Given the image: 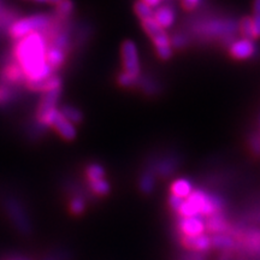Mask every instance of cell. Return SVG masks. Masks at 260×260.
<instances>
[{"label": "cell", "mask_w": 260, "mask_h": 260, "mask_svg": "<svg viewBox=\"0 0 260 260\" xmlns=\"http://www.w3.org/2000/svg\"><path fill=\"white\" fill-rule=\"evenodd\" d=\"M121 56L124 73L139 79L141 68H140L139 52L135 42H133L132 40H125L123 42L121 47Z\"/></svg>", "instance_id": "obj_4"}, {"label": "cell", "mask_w": 260, "mask_h": 260, "mask_svg": "<svg viewBox=\"0 0 260 260\" xmlns=\"http://www.w3.org/2000/svg\"><path fill=\"white\" fill-rule=\"evenodd\" d=\"M86 176L88 183L104 180V178H105V169H104L100 164L92 162V164H89L86 169Z\"/></svg>", "instance_id": "obj_16"}, {"label": "cell", "mask_w": 260, "mask_h": 260, "mask_svg": "<svg viewBox=\"0 0 260 260\" xmlns=\"http://www.w3.org/2000/svg\"><path fill=\"white\" fill-rule=\"evenodd\" d=\"M211 246L218 249H230L233 248L234 241L230 236L224 235V234H216L211 239Z\"/></svg>", "instance_id": "obj_18"}, {"label": "cell", "mask_w": 260, "mask_h": 260, "mask_svg": "<svg viewBox=\"0 0 260 260\" xmlns=\"http://www.w3.org/2000/svg\"><path fill=\"white\" fill-rule=\"evenodd\" d=\"M253 27H254V35L255 38L260 37V0L254 3L253 5Z\"/></svg>", "instance_id": "obj_24"}, {"label": "cell", "mask_w": 260, "mask_h": 260, "mask_svg": "<svg viewBox=\"0 0 260 260\" xmlns=\"http://www.w3.org/2000/svg\"><path fill=\"white\" fill-rule=\"evenodd\" d=\"M182 243L191 251L203 253L210 249L211 247V239L207 235H199V236H183Z\"/></svg>", "instance_id": "obj_11"}, {"label": "cell", "mask_w": 260, "mask_h": 260, "mask_svg": "<svg viewBox=\"0 0 260 260\" xmlns=\"http://www.w3.org/2000/svg\"><path fill=\"white\" fill-rule=\"evenodd\" d=\"M52 24V15L48 14H35L28 17L18 18L8 29V35L15 42L22 40L28 35L34 32L44 34Z\"/></svg>", "instance_id": "obj_2"}, {"label": "cell", "mask_w": 260, "mask_h": 260, "mask_svg": "<svg viewBox=\"0 0 260 260\" xmlns=\"http://www.w3.org/2000/svg\"><path fill=\"white\" fill-rule=\"evenodd\" d=\"M59 111L73 124H80L83 121V113L77 107H74L71 105H64L60 107Z\"/></svg>", "instance_id": "obj_15"}, {"label": "cell", "mask_w": 260, "mask_h": 260, "mask_svg": "<svg viewBox=\"0 0 260 260\" xmlns=\"http://www.w3.org/2000/svg\"><path fill=\"white\" fill-rule=\"evenodd\" d=\"M199 5L200 2H198V0H184V2H182V6L186 10H194Z\"/></svg>", "instance_id": "obj_28"}, {"label": "cell", "mask_w": 260, "mask_h": 260, "mask_svg": "<svg viewBox=\"0 0 260 260\" xmlns=\"http://www.w3.org/2000/svg\"><path fill=\"white\" fill-rule=\"evenodd\" d=\"M19 95V87L10 86V84L0 81V107L9 106L14 103Z\"/></svg>", "instance_id": "obj_13"}, {"label": "cell", "mask_w": 260, "mask_h": 260, "mask_svg": "<svg viewBox=\"0 0 260 260\" xmlns=\"http://www.w3.org/2000/svg\"><path fill=\"white\" fill-rule=\"evenodd\" d=\"M178 228L183 236H199L204 234L206 224L201 217H190V218H181L178 222Z\"/></svg>", "instance_id": "obj_7"}, {"label": "cell", "mask_w": 260, "mask_h": 260, "mask_svg": "<svg viewBox=\"0 0 260 260\" xmlns=\"http://www.w3.org/2000/svg\"><path fill=\"white\" fill-rule=\"evenodd\" d=\"M138 80L139 79H136V77L132 76V75L124 73V71L118 75V83L123 87H133L136 82H138Z\"/></svg>", "instance_id": "obj_25"}, {"label": "cell", "mask_w": 260, "mask_h": 260, "mask_svg": "<svg viewBox=\"0 0 260 260\" xmlns=\"http://www.w3.org/2000/svg\"><path fill=\"white\" fill-rule=\"evenodd\" d=\"M134 11L142 22L154 18V10H152L145 2H138L134 5Z\"/></svg>", "instance_id": "obj_19"}, {"label": "cell", "mask_w": 260, "mask_h": 260, "mask_svg": "<svg viewBox=\"0 0 260 260\" xmlns=\"http://www.w3.org/2000/svg\"><path fill=\"white\" fill-rule=\"evenodd\" d=\"M88 187L92 193H94L95 195H100V197L109 194L110 189H111L110 183L105 180V178L96 182H92V183H88Z\"/></svg>", "instance_id": "obj_22"}, {"label": "cell", "mask_w": 260, "mask_h": 260, "mask_svg": "<svg viewBox=\"0 0 260 260\" xmlns=\"http://www.w3.org/2000/svg\"><path fill=\"white\" fill-rule=\"evenodd\" d=\"M256 51V47L254 42L252 40H246V39H240L233 42L230 46V53L233 57L237 58V59H247L254 56Z\"/></svg>", "instance_id": "obj_9"}, {"label": "cell", "mask_w": 260, "mask_h": 260, "mask_svg": "<svg viewBox=\"0 0 260 260\" xmlns=\"http://www.w3.org/2000/svg\"><path fill=\"white\" fill-rule=\"evenodd\" d=\"M67 57H68L67 52L48 45L47 52H46V63L54 74H57V71L59 70L60 68L64 67L65 61H67Z\"/></svg>", "instance_id": "obj_10"}, {"label": "cell", "mask_w": 260, "mask_h": 260, "mask_svg": "<svg viewBox=\"0 0 260 260\" xmlns=\"http://www.w3.org/2000/svg\"><path fill=\"white\" fill-rule=\"evenodd\" d=\"M184 44H186V40H184V38L182 35H176V37L172 38V45L175 47H182Z\"/></svg>", "instance_id": "obj_30"}, {"label": "cell", "mask_w": 260, "mask_h": 260, "mask_svg": "<svg viewBox=\"0 0 260 260\" xmlns=\"http://www.w3.org/2000/svg\"><path fill=\"white\" fill-rule=\"evenodd\" d=\"M183 204H184V199L177 197V195L171 194L170 198H169V205H170V207L172 210L177 211V212L181 210V207L183 206Z\"/></svg>", "instance_id": "obj_26"}, {"label": "cell", "mask_w": 260, "mask_h": 260, "mask_svg": "<svg viewBox=\"0 0 260 260\" xmlns=\"http://www.w3.org/2000/svg\"><path fill=\"white\" fill-rule=\"evenodd\" d=\"M48 126H52L60 135V138L67 141H73L77 136V130L75 125L61 115L59 109L52 112L50 119H48Z\"/></svg>", "instance_id": "obj_5"}, {"label": "cell", "mask_w": 260, "mask_h": 260, "mask_svg": "<svg viewBox=\"0 0 260 260\" xmlns=\"http://www.w3.org/2000/svg\"><path fill=\"white\" fill-rule=\"evenodd\" d=\"M240 31L242 34V39L246 40H252L255 38L254 35V27H253L252 17H243L240 22Z\"/></svg>", "instance_id": "obj_21"}, {"label": "cell", "mask_w": 260, "mask_h": 260, "mask_svg": "<svg viewBox=\"0 0 260 260\" xmlns=\"http://www.w3.org/2000/svg\"><path fill=\"white\" fill-rule=\"evenodd\" d=\"M142 28H144L146 34L152 39V41L155 45V50L171 46L170 38H169L165 29H162L154 19H148V21L142 22Z\"/></svg>", "instance_id": "obj_6"}, {"label": "cell", "mask_w": 260, "mask_h": 260, "mask_svg": "<svg viewBox=\"0 0 260 260\" xmlns=\"http://www.w3.org/2000/svg\"><path fill=\"white\" fill-rule=\"evenodd\" d=\"M12 260H30V259L25 258V256H22V255H19V256H15V258L12 259Z\"/></svg>", "instance_id": "obj_32"}, {"label": "cell", "mask_w": 260, "mask_h": 260, "mask_svg": "<svg viewBox=\"0 0 260 260\" xmlns=\"http://www.w3.org/2000/svg\"><path fill=\"white\" fill-rule=\"evenodd\" d=\"M5 211L8 212L9 218L11 219L12 224L19 233L24 234V235H29L31 233V225L27 213L17 200L14 198H8L5 200Z\"/></svg>", "instance_id": "obj_3"}, {"label": "cell", "mask_w": 260, "mask_h": 260, "mask_svg": "<svg viewBox=\"0 0 260 260\" xmlns=\"http://www.w3.org/2000/svg\"><path fill=\"white\" fill-rule=\"evenodd\" d=\"M86 200L81 195H73L69 203V211L74 216H80L86 211Z\"/></svg>", "instance_id": "obj_20"}, {"label": "cell", "mask_w": 260, "mask_h": 260, "mask_svg": "<svg viewBox=\"0 0 260 260\" xmlns=\"http://www.w3.org/2000/svg\"><path fill=\"white\" fill-rule=\"evenodd\" d=\"M67 259H68V255L65 254V253L58 252V253H56V254L47 255L44 260H67Z\"/></svg>", "instance_id": "obj_29"}, {"label": "cell", "mask_w": 260, "mask_h": 260, "mask_svg": "<svg viewBox=\"0 0 260 260\" xmlns=\"http://www.w3.org/2000/svg\"><path fill=\"white\" fill-rule=\"evenodd\" d=\"M154 21L160 25L162 29L170 28L175 21V11L170 5L162 4L160 8L154 10Z\"/></svg>", "instance_id": "obj_12"}, {"label": "cell", "mask_w": 260, "mask_h": 260, "mask_svg": "<svg viewBox=\"0 0 260 260\" xmlns=\"http://www.w3.org/2000/svg\"><path fill=\"white\" fill-rule=\"evenodd\" d=\"M4 6H5V5H4V4H3V3H0V12H2V10H3V9H4Z\"/></svg>", "instance_id": "obj_33"}, {"label": "cell", "mask_w": 260, "mask_h": 260, "mask_svg": "<svg viewBox=\"0 0 260 260\" xmlns=\"http://www.w3.org/2000/svg\"><path fill=\"white\" fill-rule=\"evenodd\" d=\"M140 188L141 190L146 194H149L154 188V177L153 175L149 174V172H146L140 178Z\"/></svg>", "instance_id": "obj_23"}, {"label": "cell", "mask_w": 260, "mask_h": 260, "mask_svg": "<svg viewBox=\"0 0 260 260\" xmlns=\"http://www.w3.org/2000/svg\"><path fill=\"white\" fill-rule=\"evenodd\" d=\"M47 47L48 42L41 32H34L15 42L11 53L23 70L25 82H38L54 74L46 63Z\"/></svg>", "instance_id": "obj_1"}, {"label": "cell", "mask_w": 260, "mask_h": 260, "mask_svg": "<svg viewBox=\"0 0 260 260\" xmlns=\"http://www.w3.org/2000/svg\"><path fill=\"white\" fill-rule=\"evenodd\" d=\"M206 228L210 232L214 233V235H216V234H223L226 229V223L224 222L222 216L216 213L213 214V216H211L210 220L206 224Z\"/></svg>", "instance_id": "obj_17"}, {"label": "cell", "mask_w": 260, "mask_h": 260, "mask_svg": "<svg viewBox=\"0 0 260 260\" xmlns=\"http://www.w3.org/2000/svg\"><path fill=\"white\" fill-rule=\"evenodd\" d=\"M251 148L253 153L260 154V136H253L251 139Z\"/></svg>", "instance_id": "obj_27"}, {"label": "cell", "mask_w": 260, "mask_h": 260, "mask_svg": "<svg viewBox=\"0 0 260 260\" xmlns=\"http://www.w3.org/2000/svg\"><path fill=\"white\" fill-rule=\"evenodd\" d=\"M145 3H146V4H147L152 10H157L158 8H160V6L162 5V3L160 2V0H146Z\"/></svg>", "instance_id": "obj_31"}, {"label": "cell", "mask_w": 260, "mask_h": 260, "mask_svg": "<svg viewBox=\"0 0 260 260\" xmlns=\"http://www.w3.org/2000/svg\"><path fill=\"white\" fill-rule=\"evenodd\" d=\"M61 84H63V81H61L59 75L53 74L51 75L50 77H47V79L38 81V82H25L24 86L27 87L29 90L39 92L42 94L50 92V90L61 89Z\"/></svg>", "instance_id": "obj_8"}, {"label": "cell", "mask_w": 260, "mask_h": 260, "mask_svg": "<svg viewBox=\"0 0 260 260\" xmlns=\"http://www.w3.org/2000/svg\"><path fill=\"white\" fill-rule=\"evenodd\" d=\"M191 193H193V186H191V183L188 180L180 178V180H176L172 183L171 194L177 195L182 199H186Z\"/></svg>", "instance_id": "obj_14"}]
</instances>
